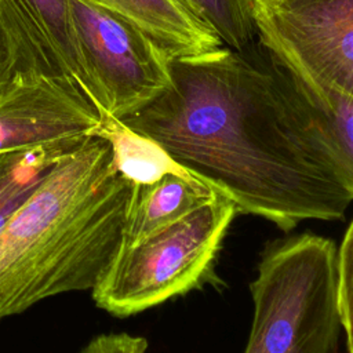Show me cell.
<instances>
[{"instance_id":"11","label":"cell","mask_w":353,"mask_h":353,"mask_svg":"<svg viewBox=\"0 0 353 353\" xmlns=\"http://www.w3.org/2000/svg\"><path fill=\"white\" fill-rule=\"evenodd\" d=\"M32 25L59 59L76 91L105 119V94L88 68L76 32L69 0H17Z\"/></svg>"},{"instance_id":"14","label":"cell","mask_w":353,"mask_h":353,"mask_svg":"<svg viewBox=\"0 0 353 353\" xmlns=\"http://www.w3.org/2000/svg\"><path fill=\"white\" fill-rule=\"evenodd\" d=\"M99 137L110 143L117 171L132 183L153 182L178 167L159 143L113 116L103 119Z\"/></svg>"},{"instance_id":"4","label":"cell","mask_w":353,"mask_h":353,"mask_svg":"<svg viewBox=\"0 0 353 353\" xmlns=\"http://www.w3.org/2000/svg\"><path fill=\"white\" fill-rule=\"evenodd\" d=\"M236 212L234 205L216 193L181 219L120 245L91 291L95 305L127 317L196 288L211 272Z\"/></svg>"},{"instance_id":"8","label":"cell","mask_w":353,"mask_h":353,"mask_svg":"<svg viewBox=\"0 0 353 353\" xmlns=\"http://www.w3.org/2000/svg\"><path fill=\"white\" fill-rule=\"evenodd\" d=\"M256 34L266 58L307 113L342 185L353 196V97L320 80L272 33L256 29Z\"/></svg>"},{"instance_id":"6","label":"cell","mask_w":353,"mask_h":353,"mask_svg":"<svg viewBox=\"0 0 353 353\" xmlns=\"http://www.w3.org/2000/svg\"><path fill=\"white\" fill-rule=\"evenodd\" d=\"M103 117L65 83L19 72L0 92V154L99 137Z\"/></svg>"},{"instance_id":"17","label":"cell","mask_w":353,"mask_h":353,"mask_svg":"<svg viewBox=\"0 0 353 353\" xmlns=\"http://www.w3.org/2000/svg\"><path fill=\"white\" fill-rule=\"evenodd\" d=\"M146 350L148 342L143 336L112 332L94 336L80 353H146Z\"/></svg>"},{"instance_id":"15","label":"cell","mask_w":353,"mask_h":353,"mask_svg":"<svg viewBox=\"0 0 353 353\" xmlns=\"http://www.w3.org/2000/svg\"><path fill=\"white\" fill-rule=\"evenodd\" d=\"M223 46L240 52L258 44L252 0H194Z\"/></svg>"},{"instance_id":"7","label":"cell","mask_w":353,"mask_h":353,"mask_svg":"<svg viewBox=\"0 0 353 353\" xmlns=\"http://www.w3.org/2000/svg\"><path fill=\"white\" fill-rule=\"evenodd\" d=\"M272 33L320 80L353 97V0H252Z\"/></svg>"},{"instance_id":"13","label":"cell","mask_w":353,"mask_h":353,"mask_svg":"<svg viewBox=\"0 0 353 353\" xmlns=\"http://www.w3.org/2000/svg\"><path fill=\"white\" fill-rule=\"evenodd\" d=\"M80 145H51L0 154V229L55 163Z\"/></svg>"},{"instance_id":"9","label":"cell","mask_w":353,"mask_h":353,"mask_svg":"<svg viewBox=\"0 0 353 353\" xmlns=\"http://www.w3.org/2000/svg\"><path fill=\"white\" fill-rule=\"evenodd\" d=\"M120 14L171 58L197 55L223 46L194 0H98Z\"/></svg>"},{"instance_id":"16","label":"cell","mask_w":353,"mask_h":353,"mask_svg":"<svg viewBox=\"0 0 353 353\" xmlns=\"http://www.w3.org/2000/svg\"><path fill=\"white\" fill-rule=\"evenodd\" d=\"M338 296L349 353H353V221L336 252Z\"/></svg>"},{"instance_id":"12","label":"cell","mask_w":353,"mask_h":353,"mask_svg":"<svg viewBox=\"0 0 353 353\" xmlns=\"http://www.w3.org/2000/svg\"><path fill=\"white\" fill-rule=\"evenodd\" d=\"M28 70L57 79L76 91L59 59L17 0H0V92L19 72Z\"/></svg>"},{"instance_id":"3","label":"cell","mask_w":353,"mask_h":353,"mask_svg":"<svg viewBox=\"0 0 353 353\" xmlns=\"http://www.w3.org/2000/svg\"><path fill=\"white\" fill-rule=\"evenodd\" d=\"M334 241L303 233L272 243L250 284L244 353H339L343 332Z\"/></svg>"},{"instance_id":"1","label":"cell","mask_w":353,"mask_h":353,"mask_svg":"<svg viewBox=\"0 0 353 353\" xmlns=\"http://www.w3.org/2000/svg\"><path fill=\"white\" fill-rule=\"evenodd\" d=\"M251 54L221 46L171 58L170 85L119 120L237 212L283 230L342 219L353 196L288 83L263 51Z\"/></svg>"},{"instance_id":"10","label":"cell","mask_w":353,"mask_h":353,"mask_svg":"<svg viewBox=\"0 0 353 353\" xmlns=\"http://www.w3.org/2000/svg\"><path fill=\"white\" fill-rule=\"evenodd\" d=\"M215 196L208 185L181 167L153 182L134 183L121 245H130L181 219Z\"/></svg>"},{"instance_id":"2","label":"cell","mask_w":353,"mask_h":353,"mask_svg":"<svg viewBox=\"0 0 353 353\" xmlns=\"http://www.w3.org/2000/svg\"><path fill=\"white\" fill-rule=\"evenodd\" d=\"M132 186L102 137L55 163L0 229V321L94 290L123 243Z\"/></svg>"},{"instance_id":"5","label":"cell","mask_w":353,"mask_h":353,"mask_svg":"<svg viewBox=\"0 0 353 353\" xmlns=\"http://www.w3.org/2000/svg\"><path fill=\"white\" fill-rule=\"evenodd\" d=\"M81 50L108 114L121 119L171 83V57L137 25L98 0H69Z\"/></svg>"}]
</instances>
